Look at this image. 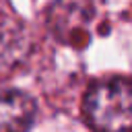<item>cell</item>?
Listing matches in <instances>:
<instances>
[{"label": "cell", "mask_w": 132, "mask_h": 132, "mask_svg": "<svg viewBox=\"0 0 132 132\" xmlns=\"http://www.w3.org/2000/svg\"><path fill=\"white\" fill-rule=\"evenodd\" d=\"M35 118V103L21 91H0V132H27Z\"/></svg>", "instance_id": "cell-2"}, {"label": "cell", "mask_w": 132, "mask_h": 132, "mask_svg": "<svg viewBox=\"0 0 132 132\" xmlns=\"http://www.w3.org/2000/svg\"><path fill=\"white\" fill-rule=\"evenodd\" d=\"M82 111L95 132H132V80L105 78L91 85Z\"/></svg>", "instance_id": "cell-1"}]
</instances>
